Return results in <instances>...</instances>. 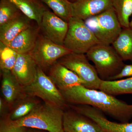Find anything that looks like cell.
Returning <instances> with one entry per match:
<instances>
[{
	"instance_id": "30bf717a",
	"label": "cell",
	"mask_w": 132,
	"mask_h": 132,
	"mask_svg": "<svg viewBox=\"0 0 132 132\" xmlns=\"http://www.w3.org/2000/svg\"><path fill=\"white\" fill-rule=\"evenodd\" d=\"M70 108L79 113L87 116L96 122L104 131L132 132V122L117 123L109 120L102 112L86 105L72 104Z\"/></svg>"
},
{
	"instance_id": "ba28073f",
	"label": "cell",
	"mask_w": 132,
	"mask_h": 132,
	"mask_svg": "<svg viewBox=\"0 0 132 132\" xmlns=\"http://www.w3.org/2000/svg\"><path fill=\"white\" fill-rule=\"evenodd\" d=\"M72 53L63 45H58L44 36H39L35 46L29 53L37 65L45 72L66 55Z\"/></svg>"
},
{
	"instance_id": "d6986e66",
	"label": "cell",
	"mask_w": 132,
	"mask_h": 132,
	"mask_svg": "<svg viewBox=\"0 0 132 132\" xmlns=\"http://www.w3.org/2000/svg\"><path fill=\"white\" fill-rule=\"evenodd\" d=\"M40 104L36 97L27 94L13 105L7 118L14 121L29 114Z\"/></svg>"
},
{
	"instance_id": "7a4b0ae2",
	"label": "cell",
	"mask_w": 132,
	"mask_h": 132,
	"mask_svg": "<svg viewBox=\"0 0 132 132\" xmlns=\"http://www.w3.org/2000/svg\"><path fill=\"white\" fill-rule=\"evenodd\" d=\"M64 112L60 108L44 102L21 119L12 121L7 118L15 126L48 132H61L63 130Z\"/></svg>"
},
{
	"instance_id": "8992f818",
	"label": "cell",
	"mask_w": 132,
	"mask_h": 132,
	"mask_svg": "<svg viewBox=\"0 0 132 132\" xmlns=\"http://www.w3.org/2000/svg\"><path fill=\"white\" fill-rule=\"evenodd\" d=\"M24 90L26 94L40 98L45 103L63 109L68 107V104L61 91L49 76L38 67H37V75L34 81L24 87Z\"/></svg>"
},
{
	"instance_id": "4dcf8cb0",
	"label": "cell",
	"mask_w": 132,
	"mask_h": 132,
	"mask_svg": "<svg viewBox=\"0 0 132 132\" xmlns=\"http://www.w3.org/2000/svg\"><path fill=\"white\" fill-rule=\"evenodd\" d=\"M34 132H45L44 131H34Z\"/></svg>"
},
{
	"instance_id": "277c9868",
	"label": "cell",
	"mask_w": 132,
	"mask_h": 132,
	"mask_svg": "<svg viewBox=\"0 0 132 132\" xmlns=\"http://www.w3.org/2000/svg\"><path fill=\"white\" fill-rule=\"evenodd\" d=\"M100 43L112 45L123 28L113 7L85 21Z\"/></svg>"
},
{
	"instance_id": "f1b7e54d",
	"label": "cell",
	"mask_w": 132,
	"mask_h": 132,
	"mask_svg": "<svg viewBox=\"0 0 132 132\" xmlns=\"http://www.w3.org/2000/svg\"><path fill=\"white\" fill-rule=\"evenodd\" d=\"M130 28L132 29V18L131 19V20L130 21Z\"/></svg>"
},
{
	"instance_id": "f546056e",
	"label": "cell",
	"mask_w": 132,
	"mask_h": 132,
	"mask_svg": "<svg viewBox=\"0 0 132 132\" xmlns=\"http://www.w3.org/2000/svg\"><path fill=\"white\" fill-rule=\"evenodd\" d=\"M69 1L70 2H71V3H73L75 1H76V0H69Z\"/></svg>"
},
{
	"instance_id": "1f68e13d",
	"label": "cell",
	"mask_w": 132,
	"mask_h": 132,
	"mask_svg": "<svg viewBox=\"0 0 132 132\" xmlns=\"http://www.w3.org/2000/svg\"><path fill=\"white\" fill-rule=\"evenodd\" d=\"M61 132H65V131H64V130H62V131H61Z\"/></svg>"
},
{
	"instance_id": "5b68a950",
	"label": "cell",
	"mask_w": 132,
	"mask_h": 132,
	"mask_svg": "<svg viewBox=\"0 0 132 132\" xmlns=\"http://www.w3.org/2000/svg\"><path fill=\"white\" fill-rule=\"evenodd\" d=\"M100 43L95 36L80 19L72 17L63 46L72 53L86 54L93 47Z\"/></svg>"
},
{
	"instance_id": "4fadbf2b",
	"label": "cell",
	"mask_w": 132,
	"mask_h": 132,
	"mask_svg": "<svg viewBox=\"0 0 132 132\" xmlns=\"http://www.w3.org/2000/svg\"><path fill=\"white\" fill-rule=\"evenodd\" d=\"M48 76L57 88L61 92L67 91L85 82L77 75L58 62L49 70Z\"/></svg>"
},
{
	"instance_id": "8fae6325",
	"label": "cell",
	"mask_w": 132,
	"mask_h": 132,
	"mask_svg": "<svg viewBox=\"0 0 132 132\" xmlns=\"http://www.w3.org/2000/svg\"><path fill=\"white\" fill-rule=\"evenodd\" d=\"M63 130L65 132H104L94 121L70 108L64 111Z\"/></svg>"
},
{
	"instance_id": "d6a6232c",
	"label": "cell",
	"mask_w": 132,
	"mask_h": 132,
	"mask_svg": "<svg viewBox=\"0 0 132 132\" xmlns=\"http://www.w3.org/2000/svg\"><path fill=\"white\" fill-rule=\"evenodd\" d=\"M104 132H105V131H104Z\"/></svg>"
},
{
	"instance_id": "7c38bea8",
	"label": "cell",
	"mask_w": 132,
	"mask_h": 132,
	"mask_svg": "<svg viewBox=\"0 0 132 132\" xmlns=\"http://www.w3.org/2000/svg\"><path fill=\"white\" fill-rule=\"evenodd\" d=\"M112 7V0H76L72 3V17L85 21Z\"/></svg>"
},
{
	"instance_id": "4316f807",
	"label": "cell",
	"mask_w": 132,
	"mask_h": 132,
	"mask_svg": "<svg viewBox=\"0 0 132 132\" xmlns=\"http://www.w3.org/2000/svg\"><path fill=\"white\" fill-rule=\"evenodd\" d=\"M130 77H132V64H125L119 73L111 78L110 80H117Z\"/></svg>"
},
{
	"instance_id": "d4e9b609",
	"label": "cell",
	"mask_w": 132,
	"mask_h": 132,
	"mask_svg": "<svg viewBox=\"0 0 132 132\" xmlns=\"http://www.w3.org/2000/svg\"><path fill=\"white\" fill-rule=\"evenodd\" d=\"M22 14L12 2L9 0L0 1V26Z\"/></svg>"
},
{
	"instance_id": "52a82bcc",
	"label": "cell",
	"mask_w": 132,
	"mask_h": 132,
	"mask_svg": "<svg viewBox=\"0 0 132 132\" xmlns=\"http://www.w3.org/2000/svg\"><path fill=\"white\" fill-rule=\"evenodd\" d=\"M89 61L86 54L71 53L57 62L75 73L84 81L85 87L99 90L102 80Z\"/></svg>"
},
{
	"instance_id": "603a6c76",
	"label": "cell",
	"mask_w": 132,
	"mask_h": 132,
	"mask_svg": "<svg viewBox=\"0 0 132 132\" xmlns=\"http://www.w3.org/2000/svg\"><path fill=\"white\" fill-rule=\"evenodd\" d=\"M59 17L68 22L72 17V3L69 0H40Z\"/></svg>"
},
{
	"instance_id": "5bb4252c",
	"label": "cell",
	"mask_w": 132,
	"mask_h": 132,
	"mask_svg": "<svg viewBox=\"0 0 132 132\" xmlns=\"http://www.w3.org/2000/svg\"><path fill=\"white\" fill-rule=\"evenodd\" d=\"M37 67L29 54H19L12 72L20 84L26 87L34 81Z\"/></svg>"
},
{
	"instance_id": "ffe728a7",
	"label": "cell",
	"mask_w": 132,
	"mask_h": 132,
	"mask_svg": "<svg viewBox=\"0 0 132 132\" xmlns=\"http://www.w3.org/2000/svg\"><path fill=\"white\" fill-rule=\"evenodd\" d=\"M112 45L124 61H130L132 62L131 28H123Z\"/></svg>"
},
{
	"instance_id": "484cf974",
	"label": "cell",
	"mask_w": 132,
	"mask_h": 132,
	"mask_svg": "<svg viewBox=\"0 0 132 132\" xmlns=\"http://www.w3.org/2000/svg\"><path fill=\"white\" fill-rule=\"evenodd\" d=\"M27 128L15 126L7 118H2L0 123V132H30Z\"/></svg>"
},
{
	"instance_id": "cb8c5ba5",
	"label": "cell",
	"mask_w": 132,
	"mask_h": 132,
	"mask_svg": "<svg viewBox=\"0 0 132 132\" xmlns=\"http://www.w3.org/2000/svg\"><path fill=\"white\" fill-rule=\"evenodd\" d=\"M19 54L8 45L0 42V69L1 72L12 71Z\"/></svg>"
},
{
	"instance_id": "ac0fdd59",
	"label": "cell",
	"mask_w": 132,
	"mask_h": 132,
	"mask_svg": "<svg viewBox=\"0 0 132 132\" xmlns=\"http://www.w3.org/2000/svg\"><path fill=\"white\" fill-rule=\"evenodd\" d=\"M22 13L40 25L43 14L47 9L40 0H9Z\"/></svg>"
},
{
	"instance_id": "83f0119b",
	"label": "cell",
	"mask_w": 132,
	"mask_h": 132,
	"mask_svg": "<svg viewBox=\"0 0 132 132\" xmlns=\"http://www.w3.org/2000/svg\"><path fill=\"white\" fill-rule=\"evenodd\" d=\"M10 106L3 97L0 98V114L2 118H6L10 112Z\"/></svg>"
},
{
	"instance_id": "6da1fadb",
	"label": "cell",
	"mask_w": 132,
	"mask_h": 132,
	"mask_svg": "<svg viewBox=\"0 0 132 132\" xmlns=\"http://www.w3.org/2000/svg\"><path fill=\"white\" fill-rule=\"evenodd\" d=\"M61 92L69 104L93 107L121 123L129 122L132 119V104L101 90L79 85Z\"/></svg>"
},
{
	"instance_id": "9c48e42d",
	"label": "cell",
	"mask_w": 132,
	"mask_h": 132,
	"mask_svg": "<svg viewBox=\"0 0 132 132\" xmlns=\"http://www.w3.org/2000/svg\"><path fill=\"white\" fill-rule=\"evenodd\" d=\"M39 27L45 38L58 45H63L68 31V22L47 9Z\"/></svg>"
},
{
	"instance_id": "3957f363",
	"label": "cell",
	"mask_w": 132,
	"mask_h": 132,
	"mask_svg": "<svg viewBox=\"0 0 132 132\" xmlns=\"http://www.w3.org/2000/svg\"><path fill=\"white\" fill-rule=\"evenodd\" d=\"M94 64L99 77L102 80H110L119 73L125 65L123 59L112 45L99 43L86 54Z\"/></svg>"
},
{
	"instance_id": "44dd1931",
	"label": "cell",
	"mask_w": 132,
	"mask_h": 132,
	"mask_svg": "<svg viewBox=\"0 0 132 132\" xmlns=\"http://www.w3.org/2000/svg\"><path fill=\"white\" fill-rule=\"evenodd\" d=\"M99 90L113 96L132 94V77L114 80H102Z\"/></svg>"
},
{
	"instance_id": "9a60e30c",
	"label": "cell",
	"mask_w": 132,
	"mask_h": 132,
	"mask_svg": "<svg viewBox=\"0 0 132 132\" xmlns=\"http://www.w3.org/2000/svg\"><path fill=\"white\" fill-rule=\"evenodd\" d=\"M1 92L3 98L12 108L20 99L26 96L24 87L20 84L12 71L1 72ZM11 110V109H10Z\"/></svg>"
},
{
	"instance_id": "7402d4cb",
	"label": "cell",
	"mask_w": 132,
	"mask_h": 132,
	"mask_svg": "<svg viewBox=\"0 0 132 132\" xmlns=\"http://www.w3.org/2000/svg\"><path fill=\"white\" fill-rule=\"evenodd\" d=\"M112 7L123 28H130L132 0H112Z\"/></svg>"
},
{
	"instance_id": "e0dca14e",
	"label": "cell",
	"mask_w": 132,
	"mask_h": 132,
	"mask_svg": "<svg viewBox=\"0 0 132 132\" xmlns=\"http://www.w3.org/2000/svg\"><path fill=\"white\" fill-rule=\"evenodd\" d=\"M31 21L22 14L0 26V42L8 46L19 34L32 26Z\"/></svg>"
},
{
	"instance_id": "2e32d148",
	"label": "cell",
	"mask_w": 132,
	"mask_h": 132,
	"mask_svg": "<svg viewBox=\"0 0 132 132\" xmlns=\"http://www.w3.org/2000/svg\"><path fill=\"white\" fill-rule=\"evenodd\" d=\"M39 31L38 26H31L19 34L8 46L19 54H29L35 46Z\"/></svg>"
}]
</instances>
